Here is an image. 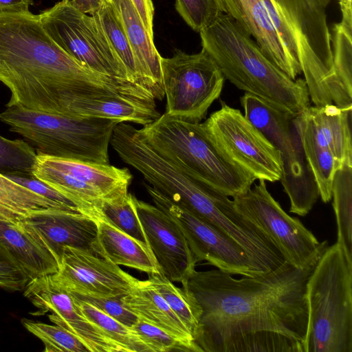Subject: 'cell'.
I'll use <instances>...</instances> for the list:
<instances>
[{
  "label": "cell",
  "mask_w": 352,
  "mask_h": 352,
  "mask_svg": "<svg viewBox=\"0 0 352 352\" xmlns=\"http://www.w3.org/2000/svg\"><path fill=\"white\" fill-rule=\"evenodd\" d=\"M162 85L166 98L165 114L197 124L222 91L225 78L203 49L189 54L175 50L161 58Z\"/></svg>",
  "instance_id": "9"
},
{
  "label": "cell",
  "mask_w": 352,
  "mask_h": 352,
  "mask_svg": "<svg viewBox=\"0 0 352 352\" xmlns=\"http://www.w3.org/2000/svg\"><path fill=\"white\" fill-rule=\"evenodd\" d=\"M0 82L11 93L7 107L63 116L75 98H149L138 85L83 66L53 41L30 11L0 15Z\"/></svg>",
  "instance_id": "2"
},
{
  "label": "cell",
  "mask_w": 352,
  "mask_h": 352,
  "mask_svg": "<svg viewBox=\"0 0 352 352\" xmlns=\"http://www.w3.org/2000/svg\"><path fill=\"white\" fill-rule=\"evenodd\" d=\"M138 133L153 151L182 173L228 197L245 192L256 180L208 138L201 123L164 113L138 129Z\"/></svg>",
  "instance_id": "5"
},
{
  "label": "cell",
  "mask_w": 352,
  "mask_h": 352,
  "mask_svg": "<svg viewBox=\"0 0 352 352\" xmlns=\"http://www.w3.org/2000/svg\"><path fill=\"white\" fill-rule=\"evenodd\" d=\"M29 281L23 268L0 238V287L10 292H21Z\"/></svg>",
  "instance_id": "37"
},
{
  "label": "cell",
  "mask_w": 352,
  "mask_h": 352,
  "mask_svg": "<svg viewBox=\"0 0 352 352\" xmlns=\"http://www.w3.org/2000/svg\"><path fill=\"white\" fill-rule=\"evenodd\" d=\"M72 298L79 311L100 328L112 342L120 346L123 352H151L148 347L131 328L125 326L92 305Z\"/></svg>",
  "instance_id": "32"
},
{
  "label": "cell",
  "mask_w": 352,
  "mask_h": 352,
  "mask_svg": "<svg viewBox=\"0 0 352 352\" xmlns=\"http://www.w3.org/2000/svg\"><path fill=\"white\" fill-rule=\"evenodd\" d=\"M201 126L230 160L255 179L270 182L280 180L283 162L279 150L239 109L221 100V108Z\"/></svg>",
  "instance_id": "11"
},
{
  "label": "cell",
  "mask_w": 352,
  "mask_h": 352,
  "mask_svg": "<svg viewBox=\"0 0 352 352\" xmlns=\"http://www.w3.org/2000/svg\"><path fill=\"white\" fill-rule=\"evenodd\" d=\"M233 198L237 211L273 242L285 261L305 270L314 266L328 248L319 241L297 217L287 214L267 190L265 181L258 180Z\"/></svg>",
  "instance_id": "8"
},
{
  "label": "cell",
  "mask_w": 352,
  "mask_h": 352,
  "mask_svg": "<svg viewBox=\"0 0 352 352\" xmlns=\"http://www.w3.org/2000/svg\"><path fill=\"white\" fill-rule=\"evenodd\" d=\"M68 292L72 298L92 305L128 327L131 328L138 319L135 314L125 307L120 298L93 296Z\"/></svg>",
  "instance_id": "38"
},
{
  "label": "cell",
  "mask_w": 352,
  "mask_h": 352,
  "mask_svg": "<svg viewBox=\"0 0 352 352\" xmlns=\"http://www.w3.org/2000/svg\"><path fill=\"white\" fill-rule=\"evenodd\" d=\"M221 11L236 21L264 55L292 80L301 67L289 53L297 50L296 36L274 0H216Z\"/></svg>",
  "instance_id": "12"
},
{
  "label": "cell",
  "mask_w": 352,
  "mask_h": 352,
  "mask_svg": "<svg viewBox=\"0 0 352 352\" xmlns=\"http://www.w3.org/2000/svg\"><path fill=\"white\" fill-rule=\"evenodd\" d=\"M131 1L138 10L148 35L153 39L154 8L152 0H131Z\"/></svg>",
  "instance_id": "40"
},
{
  "label": "cell",
  "mask_w": 352,
  "mask_h": 352,
  "mask_svg": "<svg viewBox=\"0 0 352 352\" xmlns=\"http://www.w3.org/2000/svg\"><path fill=\"white\" fill-rule=\"evenodd\" d=\"M0 120L21 135L36 153L109 164L108 148L118 120L70 117L12 107Z\"/></svg>",
  "instance_id": "7"
},
{
  "label": "cell",
  "mask_w": 352,
  "mask_h": 352,
  "mask_svg": "<svg viewBox=\"0 0 352 352\" xmlns=\"http://www.w3.org/2000/svg\"><path fill=\"white\" fill-rule=\"evenodd\" d=\"M41 247L60 261L65 247L101 256L96 219L69 210L52 208L35 211L17 223Z\"/></svg>",
  "instance_id": "15"
},
{
  "label": "cell",
  "mask_w": 352,
  "mask_h": 352,
  "mask_svg": "<svg viewBox=\"0 0 352 352\" xmlns=\"http://www.w3.org/2000/svg\"><path fill=\"white\" fill-rule=\"evenodd\" d=\"M296 120L305 154L318 187L320 197L323 202L327 203L331 200L335 172L341 166L329 150L318 146L300 127L297 116Z\"/></svg>",
  "instance_id": "31"
},
{
  "label": "cell",
  "mask_w": 352,
  "mask_h": 352,
  "mask_svg": "<svg viewBox=\"0 0 352 352\" xmlns=\"http://www.w3.org/2000/svg\"><path fill=\"white\" fill-rule=\"evenodd\" d=\"M113 8L124 28L142 78L153 98H164L161 58L131 0H106Z\"/></svg>",
  "instance_id": "20"
},
{
  "label": "cell",
  "mask_w": 352,
  "mask_h": 352,
  "mask_svg": "<svg viewBox=\"0 0 352 352\" xmlns=\"http://www.w3.org/2000/svg\"><path fill=\"white\" fill-rule=\"evenodd\" d=\"M274 1L295 34L306 39L320 62L339 80L333 66L331 33L327 25V9L331 0Z\"/></svg>",
  "instance_id": "19"
},
{
  "label": "cell",
  "mask_w": 352,
  "mask_h": 352,
  "mask_svg": "<svg viewBox=\"0 0 352 352\" xmlns=\"http://www.w3.org/2000/svg\"><path fill=\"white\" fill-rule=\"evenodd\" d=\"M120 299L125 307L139 318L176 336L195 348L197 352H201L189 330L148 279L138 280L133 289Z\"/></svg>",
  "instance_id": "21"
},
{
  "label": "cell",
  "mask_w": 352,
  "mask_h": 352,
  "mask_svg": "<svg viewBox=\"0 0 352 352\" xmlns=\"http://www.w3.org/2000/svg\"><path fill=\"white\" fill-rule=\"evenodd\" d=\"M306 352H352V259L336 242L307 284Z\"/></svg>",
  "instance_id": "6"
},
{
  "label": "cell",
  "mask_w": 352,
  "mask_h": 352,
  "mask_svg": "<svg viewBox=\"0 0 352 352\" xmlns=\"http://www.w3.org/2000/svg\"><path fill=\"white\" fill-rule=\"evenodd\" d=\"M33 0H0V15L29 12Z\"/></svg>",
  "instance_id": "41"
},
{
  "label": "cell",
  "mask_w": 352,
  "mask_h": 352,
  "mask_svg": "<svg viewBox=\"0 0 352 352\" xmlns=\"http://www.w3.org/2000/svg\"><path fill=\"white\" fill-rule=\"evenodd\" d=\"M314 266L285 261L241 278L195 270L182 287L201 309L195 338L201 352H306L307 284Z\"/></svg>",
  "instance_id": "1"
},
{
  "label": "cell",
  "mask_w": 352,
  "mask_h": 352,
  "mask_svg": "<svg viewBox=\"0 0 352 352\" xmlns=\"http://www.w3.org/2000/svg\"><path fill=\"white\" fill-rule=\"evenodd\" d=\"M341 21L331 33L336 74L347 92L352 94V6L351 0H339Z\"/></svg>",
  "instance_id": "28"
},
{
  "label": "cell",
  "mask_w": 352,
  "mask_h": 352,
  "mask_svg": "<svg viewBox=\"0 0 352 352\" xmlns=\"http://www.w3.org/2000/svg\"><path fill=\"white\" fill-rule=\"evenodd\" d=\"M297 117L300 127L341 166L352 165V107L309 106Z\"/></svg>",
  "instance_id": "18"
},
{
  "label": "cell",
  "mask_w": 352,
  "mask_h": 352,
  "mask_svg": "<svg viewBox=\"0 0 352 352\" xmlns=\"http://www.w3.org/2000/svg\"><path fill=\"white\" fill-rule=\"evenodd\" d=\"M76 10L92 15L102 6L104 0H64Z\"/></svg>",
  "instance_id": "42"
},
{
  "label": "cell",
  "mask_w": 352,
  "mask_h": 352,
  "mask_svg": "<svg viewBox=\"0 0 352 352\" xmlns=\"http://www.w3.org/2000/svg\"><path fill=\"white\" fill-rule=\"evenodd\" d=\"M36 154L35 149L24 140H11L0 135V173L32 175Z\"/></svg>",
  "instance_id": "34"
},
{
  "label": "cell",
  "mask_w": 352,
  "mask_h": 352,
  "mask_svg": "<svg viewBox=\"0 0 352 352\" xmlns=\"http://www.w3.org/2000/svg\"><path fill=\"white\" fill-rule=\"evenodd\" d=\"M23 327L45 345L44 352H89L83 342L70 331L57 324H48L23 318Z\"/></svg>",
  "instance_id": "33"
},
{
  "label": "cell",
  "mask_w": 352,
  "mask_h": 352,
  "mask_svg": "<svg viewBox=\"0 0 352 352\" xmlns=\"http://www.w3.org/2000/svg\"><path fill=\"white\" fill-rule=\"evenodd\" d=\"M138 216L160 272L172 282L182 283L197 263L177 223L156 206L133 195Z\"/></svg>",
  "instance_id": "16"
},
{
  "label": "cell",
  "mask_w": 352,
  "mask_h": 352,
  "mask_svg": "<svg viewBox=\"0 0 352 352\" xmlns=\"http://www.w3.org/2000/svg\"><path fill=\"white\" fill-rule=\"evenodd\" d=\"M6 176L23 186L28 188L37 194L56 201L72 210L85 214L72 201L56 190L50 188L44 182L36 179L33 175L28 176L9 175Z\"/></svg>",
  "instance_id": "39"
},
{
  "label": "cell",
  "mask_w": 352,
  "mask_h": 352,
  "mask_svg": "<svg viewBox=\"0 0 352 352\" xmlns=\"http://www.w3.org/2000/svg\"><path fill=\"white\" fill-rule=\"evenodd\" d=\"M144 186L155 206L177 223L197 263L206 261L232 275H261L253 269L243 248L225 232L176 205L151 185Z\"/></svg>",
  "instance_id": "13"
},
{
  "label": "cell",
  "mask_w": 352,
  "mask_h": 352,
  "mask_svg": "<svg viewBox=\"0 0 352 352\" xmlns=\"http://www.w3.org/2000/svg\"><path fill=\"white\" fill-rule=\"evenodd\" d=\"M283 162L280 182L289 201V212L305 216L320 197L318 187L304 152L296 117L290 130L273 144Z\"/></svg>",
  "instance_id": "17"
},
{
  "label": "cell",
  "mask_w": 352,
  "mask_h": 352,
  "mask_svg": "<svg viewBox=\"0 0 352 352\" xmlns=\"http://www.w3.org/2000/svg\"><path fill=\"white\" fill-rule=\"evenodd\" d=\"M97 209L101 218L125 234L148 245L137 214L133 195L127 192L102 199Z\"/></svg>",
  "instance_id": "30"
},
{
  "label": "cell",
  "mask_w": 352,
  "mask_h": 352,
  "mask_svg": "<svg viewBox=\"0 0 352 352\" xmlns=\"http://www.w3.org/2000/svg\"><path fill=\"white\" fill-rule=\"evenodd\" d=\"M95 219L101 257L117 265H124L147 274L160 272L148 245L125 234L100 217Z\"/></svg>",
  "instance_id": "23"
},
{
  "label": "cell",
  "mask_w": 352,
  "mask_h": 352,
  "mask_svg": "<svg viewBox=\"0 0 352 352\" xmlns=\"http://www.w3.org/2000/svg\"><path fill=\"white\" fill-rule=\"evenodd\" d=\"M0 238L30 280L57 272L58 265L52 255L38 245L17 223L0 220Z\"/></svg>",
  "instance_id": "24"
},
{
  "label": "cell",
  "mask_w": 352,
  "mask_h": 352,
  "mask_svg": "<svg viewBox=\"0 0 352 352\" xmlns=\"http://www.w3.org/2000/svg\"><path fill=\"white\" fill-rule=\"evenodd\" d=\"M337 223V243L352 259V165L336 169L331 189Z\"/></svg>",
  "instance_id": "26"
},
{
  "label": "cell",
  "mask_w": 352,
  "mask_h": 352,
  "mask_svg": "<svg viewBox=\"0 0 352 352\" xmlns=\"http://www.w3.org/2000/svg\"><path fill=\"white\" fill-rule=\"evenodd\" d=\"M91 16L124 65L131 80L148 91L124 28L111 4L104 0L100 8Z\"/></svg>",
  "instance_id": "27"
},
{
  "label": "cell",
  "mask_w": 352,
  "mask_h": 352,
  "mask_svg": "<svg viewBox=\"0 0 352 352\" xmlns=\"http://www.w3.org/2000/svg\"><path fill=\"white\" fill-rule=\"evenodd\" d=\"M199 33L202 49L239 89L295 117L309 107L305 80L287 76L232 17L221 13Z\"/></svg>",
  "instance_id": "4"
},
{
  "label": "cell",
  "mask_w": 352,
  "mask_h": 352,
  "mask_svg": "<svg viewBox=\"0 0 352 352\" xmlns=\"http://www.w3.org/2000/svg\"><path fill=\"white\" fill-rule=\"evenodd\" d=\"M148 280L192 334L197 333L201 309L194 297L178 287L161 272L148 274Z\"/></svg>",
  "instance_id": "29"
},
{
  "label": "cell",
  "mask_w": 352,
  "mask_h": 352,
  "mask_svg": "<svg viewBox=\"0 0 352 352\" xmlns=\"http://www.w3.org/2000/svg\"><path fill=\"white\" fill-rule=\"evenodd\" d=\"M54 274L67 290L99 297L121 298L138 280L108 259L71 247L65 248Z\"/></svg>",
  "instance_id": "14"
},
{
  "label": "cell",
  "mask_w": 352,
  "mask_h": 352,
  "mask_svg": "<svg viewBox=\"0 0 352 352\" xmlns=\"http://www.w3.org/2000/svg\"><path fill=\"white\" fill-rule=\"evenodd\" d=\"M113 149L124 162L139 171L153 188L172 202L232 238L254 270H263L277 258L278 250L273 242L237 211L233 200L182 173L153 151L138 129L123 133Z\"/></svg>",
  "instance_id": "3"
},
{
  "label": "cell",
  "mask_w": 352,
  "mask_h": 352,
  "mask_svg": "<svg viewBox=\"0 0 352 352\" xmlns=\"http://www.w3.org/2000/svg\"><path fill=\"white\" fill-rule=\"evenodd\" d=\"M38 16L53 41L83 66L120 82L136 85L92 16L62 0Z\"/></svg>",
  "instance_id": "10"
},
{
  "label": "cell",
  "mask_w": 352,
  "mask_h": 352,
  "mask_svg": "<svg viewBox=\"0 0 352 352\" xmlns=\"http://www.w3.org/2000/svg\"><path fill=\"white\" fill-rule=\"evenodd\" d=\"M131 329L151 352H197L176 336L139 318Z\"/></svg>",
  "instance_id": "35"
},
{
  "label": "cell",
  "mask_w": 352,
  "mask_h": 352,
  "mask_svg": "<svg viewBox=\"0 0 352 352\" xmlns=\"http://www.w3.org/2000/svg\"><path fill=\"white\" fill-rule=\"evenodd\" d=\"M66 116L93 117L149 124L161 115L155 103L122 96L75 98L69 103Z\"/></svg>",
  "instance_id": "22"
},
{
  "label": "cell",
  "mask_w": 352,
  "mask_h": 352,
  "mask_svg": "<svg viewBox=\"0 0 352 352\" xmlns=\"http://www.w3.org/2000/svg\"><path fill=\"white\" fill-rule=\"evenodd\" d=\"M175 8L187 25L197 32L223 13L216 0H175Z\"/></svg>",
  "instance_id": "36"
},
{
  "label": "cell",
  "mask_w": 352,
  "mask_h": 352,
  "mask_svg": "<svg viewBox=\"0 0 352 352\" xmlns=\"http://www.w3.org/2000/svg\"><path fill=\"white\" fill-rule=\"evenodd\" d=\"M106 1V0H105Z\"/></svg>",
  "instance_id": "43"
},
{
  "label": "cell",
  "mask_w": 352,
  "mask_h": 352,
  "mask_svg": "<svg viewBox=\"0 0 352 352\" xmlns=\"http://www.w3.org/2000/svg\"><path fill=\"white\" fill-rule=\"evenodd\" d=\"M52 208L76 212L0 173V220L16 223L35 211Z\"/></svg>",
  "instance_id": "25"
}]
</instances>
